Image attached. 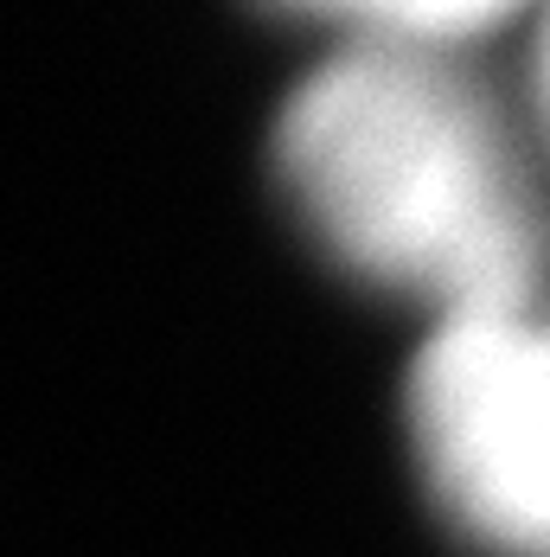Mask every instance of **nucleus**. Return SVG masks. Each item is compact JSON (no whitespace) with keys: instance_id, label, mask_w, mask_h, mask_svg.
Masks as SVG:
<instances>
[{"instance_id":"1","label":"nucleus","mask_w":550,"mask_h":557,"mask_svg":"<svg viewBox=\"0 0 550 557\" xmlns=\"http://www.w3.org/2000/svg\"><path fill=\"white\" fill-rule=\"evenodd\" d=\"M275 168L365 282L454 314H525L545 224L480 90L436 46L352 39L282 110Z\"/></svg>"},{"instance_id":"2","label":"nucleus","mask_w":550,"mask_h":557,"mask_svg":"<svg viewBox=\"0 0 550 557\" xmlns=\"http://www.w3.org/2000/svg\"><path fill=\"white\" fill-rule=\"evenodd\" d=\"M410 436L467 539L550 557V321H441L410 379Z\"/></svg>"},{"instance_id":"3","label":"nucleus","mask_w":550,"mask_h":557,"mask_svg":"<svg viewBox=\"0 0 550 557\" xmlns=\"http://www.w3.org/2000/svg\"><path fill=\"white\" fill-rule=\"evenodd\" d=\"M275 7L333 20V26H346L352 39H372V46H436L441 52L448 39H467L480 26H493L525 0H275Z\"/></svg>"},{"instance_id":"4","label":"nucleus","mask_w":550,"mask_h":557,"mask_svg":"<svg viewBox=\"0 0 550 557\" xmlns=\"http://www.w3.org/2000/svg\"><path fill=\"white\" fill-rule=\"evenodd\" d=\"M538 84H545V110H550V20H545V52H538Z\"/></svg>"}]
</instances>
